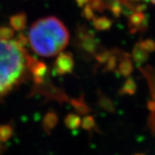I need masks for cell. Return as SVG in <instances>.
Instances as JSON below:
<instances>
[{"label":"cell","instance_id":"1","mask_svg":"<svg viewBox=\"0 0 155 155\" xmlns=\"http://www.w3.org/2000/svg\"><path fill=\"white\" fill-rule=\"evenodd\" d=\"M69 39L67 27L53 16L39 19L29 32L31 48L43 57H51L62 52L69 43Z\"/></svg>","mask_w":155,"mask_h":155},{"label":"cell","instance_id":"2","mask_svg":"<svg viewBox=\"0 0 155 155\" xmlns=\"http://www.w3.org/2000/svg\"><path fill=\"white\" fill-rule=\"evenodd\" d=\"M27 55L15 40L0 39V100L26 75Z\"/></svg>","mask_w":155,"mask_h":155},{"label":"cell","instance_id":"3","mask_svg":"<svg viewBox=\"0 0 155 155\" xmlns=\"http://www.w3.org/2000/svg\"><path fill=\"white\" fill-rule=\"evenodd\" d=\"M142 72L147 78L150 89L152 100L148 103V108L151 112L149 117V124L155 135V71L152 68H146L142 69Z\"/></svg>","mask_w":155,"mask_h":155},{"label":"cell","instance_id":"4","mask_svg":"<svg viewBox=\"0 0 155 155\" xmlns=\"http://www.w3.org/2000/svg\"><path fill=\"white\" fill-rule=\"evenodd\" d=\"M78 40L81 48L87 53L94 55L100 48L94 34L90 33L85 27L78 28Z\"/></svg>","mask_w":155,"mask_h":155},{"label":"cell","instance_id":"5","mask_svg":"<svg viewBox=\"0 0 155 155\" xmlns=\"http://www.w3.org/2000/svg\"><path fill=\"white\" fill-rule=\"evenodd\" d=\"M27 68L32 74L33 81L36 84L40 85L45 82V77L47 74V67L45 63L39 61L33 56L27 55Z\"/></svg>","mask_w":155,"mask_h":155},{"label":"cell","instance_id":"6","mask_svg":"<svg viewBox=\"0 0 155 155\" xmlns=\"http://www.w3.org/2000/svg\"><path fill=\"white\" fill-rule=\"evenodd\" d=\"M54 71L58 75L71 73L74 68L73 56L70 52H60L54 63Z\"/></svg>","mask_w":155,"mask_h":155},{"label":"cell","instance_id":"7","mask_svg":"<svg viewBox=\"0 0 155 155\" xmlns=\"http://www.w3.org/2000/svg\"><path fill=\"white\" fill-rule=\"evenodd\" d=\"M129 26L131 33L137 31H144L147 29V17L140 11H135L129 17Z\"/></svg>","mask_w":155,"mask_h":155},{"label":"cell","instance_id":"8","mask_svg":"<svg viewBox=\"0 0 155 155\" xmlns=\"http://www.w3.org/2000/svg\"><path fill=\"white\" fill-rule=\"evenodd\" d=\"M133 71V65L131 59L129 58V55H125L120 59V63L119 64L116 71L124 77H128Z\"/></svg>","mask_w":155,"mask_h":155},{"label":"cell","instance_id":"9","mask_svg":"<svg viewBox=\"0 0 155 155\" xmlns=\"http://www.w3.org/2000/svg\"><path fill=\"white\" fill-rule=\"evenodd\" d=\"M10 25L14 29L21 31L26 26V15L25 13H20L18 15H13L10 18Z\"/></svg>","mask_w":155,"mask_h":155},{"label":"cell","instance_id":"10","mask_svg":"<svg viewBox=\"0 0 155 155\" xmlns=\"http://www.w3.org/2000/svg\"><path fill=\"white\" fill-rule=\"evenodd\" d=\"M148 51H147L145 49L143 48L140 45V44L138 43L135 45L133 49V59L138 64H142L145 61H147L148 58Z\"/></svg>","mask_w":155,"mask_h":155},{"label":"cell","instance_id":"11","mask_svg":"<svg viewBox=\"0 0 155 155\" xmlns=\"http://www.w3.org/2000/svg\"><path fill=\"white\" fill-rule=\"evenodd\" d=\"M58 123V116L56 113L54 112H49L45 115V118L43 120V127L45 130L48 133H50V131L56 126Z\"/></svg>","mask_w":155,"mask_h":155},{"label":"cell","instance_id":"12","mask_svg":"<svg viewBox=\"0 0 155 155\" xmlns=\"http://www.w3.org/2000/svg\"><path fill=\"white\" fill-rule=\"evenodd\" d=\"M98 94V104L101 108H102L104 110L109 112H115V106L112 101L106 96L104 95L100 90L97 91Z\"/></svg>","mask_w":155,"mask_h":155},{"label":"cell","instance_id":"13","mask_svg":"<svg viewBox=\"0 0 155 155\" xmlns=\"http://www.w3.org/2000/svg\"><path fill=\"white\" fill-rule=\"evenodd\" d=\"M93 24L97 30H107L111 28L112 21L106 17H94L93 18Z\"/></svg>","mask_w":155,"mask_h":155},{"label":"cell","instance_id":"14","mask_svg":"<svg viewBox=\"0 0 155 155\" xmlns=\"http://www.w3.org/2000/svg\"><path fill=\"white\" fill-rule=\"evenodd\" d=\"M71 104L74 108L75 109L78 114L79 115H86L90 112V109L86 104V103L83 101V97H81L79 99H71Z\"/></svg>","mask_w":155,"mask_h":155},{"label":"cell","instance_id":"15","mask_svg":"<svg viewBox=\"0 0 155 155\" xmlns=\"http://www.w3.org/2000/svg\"><path fill=\"white\" fill-rule=\"evenodd\" d=\"M136 84H135V81L131 78H128L120 90V94L121 95H124V94L133 95L136 91Z\"/></svg>","mask_w":155,"mask_h":155},{"label":"cell","instance_id":"16","mask_svg":"<svg viewBox=\"0 0 155 155\" xmlns=\"http://www.w3.org/2000/svg\"><path fill=\"white\" fill-rule=\"evenodd\" d=\"M65 124L70 129H76L81 124V120L78 115L68 114L65 118Z\"/></svg>","mask_w":155,"mask_h":155},{"label":"cell","instance_id":"17","mask_svg":"<svg viewBox=\"0 0 155 155\" xmlns=\"http://www.w3.org/2000/svg\"><path fill=\"white\" fill-rule=\"evenodd\" d=\"M111 55L106 61V65L104 67V71H116V67H117V61H118L120 58L114 51H111Z\"/></svg>","mask_w":155,"mask_h":155},{"label":"cell","instance_id":"18","mask_svg":"<svg viewBox=\"0 0 155 155\" xmlns=\"http://www.w3.org/2000/svg\"><path fill=\"white\" fill-rule=\"evenodd\" d=\"M13 132L12 127L10 125L0 126V139L2 142H5L11 136Z\"/></svg>","mask_w":155,"mask_h":155},{"label":"cell","instance_id":"19","mask_svg":"<svg viewBox=\"0 0 155 155\" xmlns=\"http://www.w3.org/2000/svg\"><path fill=\"white\" fill-rule=\"evenodd\" d=\"M15 37V31L10 27H0V39L12 40Z\"/></svg>","mask_w":155,"mask_h":155},{"label":"cell","instance_id":"20","mask_svg":"<svg viewBox=\"0 0 155 155\" xmlns=\"http://www.w3.org/2000/svg\"><path fill=\"white\" fill-rule=\"evenodd\" d=\"M82 127L87 131H90L96 127L95 120L93 116H86L82 121Z\"/></svg>","mask_w":155,"mask_h":155},{"label":"cell","instance_id":"21","mask_svg":"<svg viewBox=\"0 0 155 155\" xmlns=\"http://www.w3.org/2000/svg\"><path fill=\"white\" fill-rule=\"evenodd\" d=\"M90 6L93 10H97L99 12H102L105 10L102 0H90Z\"/></svg>","mask_w":155,"mask_h":155},{"label":"cell","instance_id":"22","mask_svg":"<svg viewBox=\"0 0 155 155\" xmlns=\"http://www.w3.org/2000/svg\"><path fill=\"white\" fill-rule=\"evenodd\" d=\"M140 45L143 48L145 49L146 51L148 52L155 51V42L151 40H146V41H141Z\"/></svg>","mask_w":155,"mask_h":155},{"label":"cell","instance_id":"23","mask_svg":"<svg viewBox=\"0 0 155 155\" xmlns=\"http://www.w3.org/2000/svg\"><path fill=\"white\" fill-rule=\"evenodd\" d=\"M83 15L87 20H93L94 18V10L89 4H86L83 8Z\"/></svg>","mask_w":155,"mask_h":155},{"label":"cell","instance_id":"24","mask_svg":"<svg viewBox=\"0 0 155 155\" xmlns=\"http://www.w3.org/2000/svg\"><path fill=\"white\" fill-rule=\"evenodd\" d=\"M110 10L112 11V15H114L115 17L120 16L121 13H122V4L120 3V1H117V2L111 7Z\"/></svg>","mask_w":155,"mask_h":155},{"label":"cell","instance_id":"25","mask_svg":"<svg viewBox=\"0 0 155 155\" xmlns=\"http://www.w3.org/2000/svg\"><path fill=\"white\" fill-rule=\"evenodd\" d=\"M15 41H16V43L21 46V47L24 48L25 45H26L27 42H28V39L27 37L25 36L22 33H20V34L17 37L16 39H15Z\"/></svg>","mask_w":155,"mask_h":155},{"label":"cell","instance_id":"26","mask_svg":"<svg viewBox=\"0 0 155 155\" xmlns=\"http://www.w3.org/2000/svg\"><path fill=\"white\" fill-rule=\"evenodd\" d=\"M75 1L79 7H84L88 2H90V0H75Z\"/></svg>","mask_w":155,"mask_h":155},{"label":"cell","instance_id":"27","mask_svg":"<svg viewBox=\"0 0 155 155\" xmlns=\"http://www.w3.org/2000/svg\"><path fill=\"white\" fill-rule=\"evenodd\" d=\"M130 2H141V1H143V0H129Z\"/></svg>","mask_w":155,"mask_h":155},{"label":"cell","instance_id":"28","mask_svg":"<svg viewBox=\"0 0 155 155\" xmlns=\"http://www.w3.org/2000/svg\"><path fill=\"white\" fill-rule=\"evenodd\" d=\"M150 1H151V2H153V4H155V0H150Z\"/></svg>","mask_w":155,"mask_h":155}]
</instances>
